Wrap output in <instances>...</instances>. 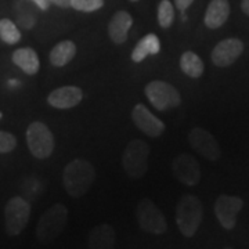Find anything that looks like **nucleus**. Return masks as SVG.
<instances>
[{"instance_id": "obj_1", "label": "nucleus", "mask_w": 249, "mask_h": 249, "mask_svg": "<svg viewBox=\"0 0 249 249\" xmlns=\"http://www.w3.org/2000/svg\"><path fill=\"white\" fill-rule=\"evenodd\" d=\"M96 170L89 160L76 158L71 160L62 172V184L67 194L72 198L85 196L93 186Z\"/></svg>"}, {"instance_id": "obj_2", "label": "nucleus", "mask_w": 249, "mask_h": 249, "mask_svg": "<svg viewBox=\"0 0 249 249\" xmlns=\"http://www.w3.org/2000/svg\"><path fill=\"white\" fill-rule=\"evenodd\" d=\"M204 219V206L196 196H184L176 208V223L180 232L190 238L196 235Z\"/></svg>"}, {"instance_id": "obj_3", "label": "nucleus", "mask_w": 249, "mask_h": 249, "mask_svg": "<svg viewBox=\"0 0 249 249\" xmlns=\"http://www.w3.org/2000/svg\"><path fill=\"white\" fill-rule=\"evenodd\" d=\"M68 222V209L62 204H54L40 216L36 226V238L42 244L54 241L65 229Z\"/></svg>"}, {"instance_id": "obj_4", "label": "nucleus", "mask_w": 249, "mask_h": 249, "mask_svg": "<svg viewBox=\"0 0 249 249\" xmlns=\"http://www.w3.org/2000/svg\"><path fill=\"white\" fill-rule=\"evenodd\" d=\"M150 145L142 140L134 139L124 148L122 166L132 178H142L148 169Z\"/></svg>"}, {"instance_id": "obj_5", "label": "nucleus", "mask_w": 249, "mask_h": 249, "mask_svg": "<svg viewBox=\"0 0 249 249\" xmlns=\"http://www.w3.org/2000/svg\"><path fill=\"white\" fill-rule=\"evenodd\" d=\"M144 93L152 107L158 111H168L181 104V96L178 90L165 80L150 82L145 86Z\"/></svg>"}, {"instance_id": "obj_6", "label": "nucleus", "mask_w": 249, "mask_h": 249, "mask_svg": "<svg viewBox=\"0 0 249 249\" xmlns=\"http://www.w3.org/2000/svg\"><path fill=\"white\" fill-rule=\"evenodd\" d=\"M31 217V204L24 196H13L4 206V224L10 237L19 235Z\"/></svg>"}, {"instance_id": "obj_7", "label": "nucleus", "mask_w": 249, "mask_h": 249, "mask_svg": "<svg viewBox=\"0 0 249 249\" xmlns=\"http://www.w3.org/2000/svg\"><path fill=\"white\" fill-rule=\"evenodd\" d=\"M27 142L31 154L37 160L49 158L54 151V136L43 122H32L27 129Z\"/></svg>"}, {"instance_id": "obj_8", "label": "nucleus", "mask_w": 249, "mask_h": 249, "mask_svg": "<svg viewBox=\"0 0 249 249\" xmlns=\"http://www.w3.org/2000/svg\"><path fill=\"white\" fill-rule=\"evenodd\" d=\"M136 216L139 226L145 232H150L154 235H162L168 231V222L165 216L158 209V206L148 198H144L139 202L136 209Z\"/></svg>"}, {"instance_id": "obj_9", "label": "nucleus", "mask_w": 249, "mask_h": 249, "mask_svg": "<svg viewBox=\"0 0 249 249\" xmlns=\"http://www.w3.org/2000/svg\"><path fill=\"white\" fill-rule=\"evenodd\" d=\"M188 142L205 160H217L222 155L219 142L214 136L204 127H194L188 134Z\"/></svg>"}, {"instance_id": "obj_10", "label": "nucleus", "mask_w": 249, "mask_h": 249, "mask_svg": "<svg viewBox=\"0 0 249 249\" xmlns=\"http://www.w3.org/2000/svg\"><path fill=\"white\" fill-rule=\"evenodd\" d=\"M244 206L240 196H220L214 202V214L223 229L232 230L237 224V217Z\"/></svg>"}, {"instance_id": "obj_11", "label": "nucleus", "mask_w": 249, "mask_h": 249, "mask_svg": "<svg viewBox=\"0 0 249 249\" xmlns=\"http://www.w3.org/2000/svg\"><path fill=\"white\" fill-rule=\"evenodd\" d=\"M175 178L186 186L194 187L201 180V168L198 160L190 154H180L172 162Z\"/></svg>"}, {"instance_id": "obj_12", "label": "nucleus", "mask_w": 249, "mask_h": 249, "mask_svg": "<svg viewBox=\"0 0 249 249\" xmlns=\"http://www.w3.org/2000/svg\"><path fill=\"white\" fill-rule=\"evenodd\" d=\"M244 52V43L237 37H229L214 46L211 60L219 68H227L238 60Z\"/></svg>"}, {"instance_id": "obj_13", "label": "nucleus", "mask_w": 249, "mask_h": 249, "mask_svg": "<svg viewBox=\"0 0 249 249\" xmlns=\"http://www.w3.org/2000/svg\"><path fill=\"white\" fill-rule=\"evenodd\" d=\"M132 119H133L136 127L150 137H158L165 130V124L160 118L154 115L144 104L134 106L133 111H132Z\"/></svg>"}, {"instance_id": "obj_14", "label": "nucleus", "mask_w": 249, "mask_h": 249, "mask_svg": "<svg viewBox=\"0 0 249 249\" xmlns=\"http://www.w3.org/2000/svg\"><path fill=\"white\" fill-rule=\"evenodd\" d=\"M83 98V91L76 86H62L53 90L49 97L47 103L52 107L57 109H70L76 107Z\"/></svg>"}, {"instance_id": "obj_15", "label": "nucleus", "mask_w": 249, "mask_h": 249, "mask_svg": "<svg viewBox=\"0 0 249 249\" xmlns=\"http://www.w3.org/2000/svg\"><path fill=\"white\" fill-rule=\"evenodd\" d=\"M132 25H133V18L127 11H124V10L116 11L108 24L109 39L115 45H124L127 40V35H129Z\"/></svg>"}, {"instance_id": "obj_16", "label": "nucleus", "mask_w": 249, "mask_h": 249, "mask_svg": "<svg viewBox=\"0 0 249 249\" xmlns=\"http://www.w3.org/2000/svg\"><path fill=\"white\" fill-rule=\"evenodd\" d=\"M116 234L111 224H98L89 234L88 249H115Z\"/></svg>"}, {"instance_id": "obj_17", "label": "nucleus", "mask_w": 249, "mask_h": 249, "mask_svg": "<svg viewBox=\"0 0 249 249\" xmlns=\"http://www.w3.org/2000/svg\"><path fill=\"white\" fill-rule=\"evenodd\" d=\"M230 16V3L229 0H212L205 13L204 22L209 29H217Z\"/></svg>"}, {"instance_id": "obj_18", "label": "nucleus", "mask_w": 249, "mask_h": 249, "mask_svg": "<svg viewBox=\"0 0 249 249\" xmlns=\"http://www.w3.org/2000/svg\"><path fill=\"white\" fill-rule=\"evenodd\" d=\"M13 62L21 68L27 75H35L40 68L39 57L34 49L31 47H21L13 53Z\"/></svg>"}, {"instance_id": "obj_19", "label": "nucleus", "mask_w": 249, "mask_h": 249, "mask_svg": "<svg viewBox=\"0 0 249 249\" xmlns=\"http://www.w3.org/2000/svg\"><path fill=\"white\" fill-rule=\"evenodd\" d=\"M160 52V42L155 34L142 36L132 52V61L142 62L148 55H157Z\"/></svg>"}, {"instance_id": "obj_20", "label": "nucleus", "mask_w": 249, "mask_h": 249, "mask_svg": "<svg viewBox=\"0 0 249 249\" xmlns=\"http://www.w3.org/2000/svg\"><path fill=\"white\" fill-rule=\"evenodd\" d=\"M75 55H76V45L72 40H62L52 49L49 54V60L53 67L61 68L65 67L68 62H71Z\"/></svg>"}, {"instance_id": "obj_21", "label": "nucleus", "mask_w": 249, "mask_h": 249, "mask_svg": "<svg viewBox=\"0 0 249 249\" xmlns=\"http://www.w3.org/2000/svg\"><path fill=\"white\" fill-rule=\"evenodd\" d=\"M180 68H181V71L184 72L187 76H190L193 79L201 78L205 70L204 62L199 58V55L194 53V52H186V53L181 54V57H180Z\"/></svg>"}, {"instance_id": "obj_22", "label": "nucleus", "mask_w": 249, "mask_h": 249, "mask_svg": "<svg viewBox=\"0 0 249 249\" xmlns=\"http://www.w3.org/2000/svg\"><path fill=\"white\" fill-rule=\"evenodd\" d=\"M0 39L7 45H17L21 40V32L16 22L9 18L0 19Z\"/></svg>"}, {"instance_id": "obj_23", "label": "nucleus", "mask_w": 249, "mask_h": 249, "mask_svg": "<svg viewBox=\"0 0 249 249\" xmlns=\"http://www.w3.org/2000/svg\"><path fill=\"white\" fill-rule=\"evenodd\" d=\"M17 25H19L24 29H32L36 24V14L35 10L27 7V4H22L19 1L17 4Z\"/></svg>"}, {"instance_id": "obj_24", "label": "nucleus", "mask_w": 249, "mask_h": 249, "mask_svg": "<svg viewBox=\"0 0 249 249\" xmlns=\"http://www.w3.org/2000/svg\"><path fill=\"white\" fill-rule=\"evenodd\" d=\"M175 21V9L169 0H162L158 6V24L162 28L172 27Z\"/></svg>"}, {"instance_id": "obj_25", "label": "nucleus", "mask_w": 249, "mask_h": 249, "mask_svg": "<svg viewBox=\"0 0 249 249\" xmlns=\"http://www.w3.org/2000/svg\"><path fill=\"white\" fill-rule=\"evenodd\" d=\"M103 6H104V0H71V7L83 13L96 11Z\"/></svg>"}, {"instance_id": "obj_26", "label": "nucleus", "mask_w": 249, "mask_h": 249, "mask_svg": "<svg viewBox=\"0 0 249 249\" xmlns=\"http://www.w3.org/2000/svg\"><path fill=\"white\" fill-rule=\"evenodd\" d=\"M17 147V139L9 132L0 130V154L11 152Z\"/></svg>"}, {"instance_id": "obj_27", "label": "nucleus", "mask_w": 249, "mask_h": 249, "mask_svg": "<svg viewBox=\"0 0 249 249\" xmlns=\"http://www.w3.org/2000/svg\"><path fill=\"white\" fill-rule=\"evenodd\" d=\"M193 1H194V0H175V4H176V7L183 13V11H186V10L193 4Z\"/></svg>"}, {"instance_id": "obj_28", "label": "nucleus", "mask_w": 249, "mask_h": 249, "mask_svg": "<svg viewBox=\"0 0 249 249\" xmlns=\"http://www.w3.org/2000/svg\"><path fill=\"white\" fill-rule=\"evenodd\" d=\"M28 1L34 3L37 9L43 10V11H46V10L50 7V3H49V0H28Z\"/></svg>"}, {"instance_id": "obj_29", "label": "nucleus", "mask_w": 249, "mask_h": 249, "mask_svg": "<svg viewBox=\"0 0 249 249\" xmlns=\"http://www.w3.org/2000/svg\"><path fill=\"white\" fill-rule=\"evenodd\" d=\"M49 3H53V4L61 7V9H68V7H71V0H49Z\"/></svg>"}, {"instance_id": "obj_30", "label": "nucleus", "mask_w": 249, "mask_h": 249, "mask_svg": "<svg viewBox=\"0 0 249 249\" xmlns=\"http://www.w3.org/2000/svg\"><path fill=\"white\" fill-rule=\"evenodd\" d=\"M241 9H242V11H244L247 16H249V0H242V1H241Z\"/></svg>"}, {"instance_id": "obj_31", "label": "nucleus", "mask_w": 249, "mask_h": 249, "mask_svg": "<svg viewBox=\"0 0 249 249\" xmlns=\"http://www.w3.org/2000/svg\"><path fill=\"white\" fill-rule=\"evenodd\" d=\"M1 118H3V114H1V112H0V119H1Z\"/></svg>"}, {"instance_id": "obj_32", "label": "nucleus", "mask_w": 249, "mask_h": 249, "mask_svg": "<svg viewBox=\"0 0 249 249\" xmlns=\"http://www.w3.org/2000/svg\"><path fill=\"white\" fill-rule=\"evenodd\" d=\"M130 1H139V0H130Z\"/></svg>"}, {"instance_id": "obj_33", "label": "nucleus", "mask_w": 249, "mask_h": 249, "mask_svg": "<svg viewBox=\"0 0 249 249\" xmlns=\"http://www.w3.org/2000/svg\"><path fill=\"white\" fill-rule=\"evenodd\" d=\"M226 249H231V248H226Z\"/></svg>"}]
</instances>
